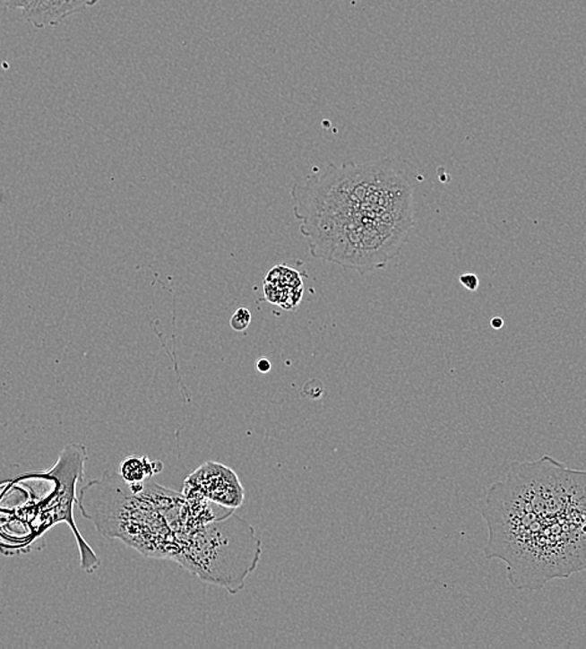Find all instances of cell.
Listing matches in <instances>:
<instances>
[{
	"label": "cell",
	"instance_id": "1",
	"mask_svg": "<svg viewBox=\"0 0 586 649\" xmlns=\"http://www.w3.org/2000/svg\"><path fill=\"white\" fill-rule=\"evenodd\" d=\"M487 559L506 565L515 590L540 591L586 571V471L550 456L512 463L479 502Z\"/></svg>",
	"mask_w": 586,
	"mask_h": 649
},
{
	"label": "cell",
	"instance_id": "2",
	"mask_svg": "<svg viewBox=\"0 0 586 649\" xmlns=\"http://www.w3.org/2000/svg\"><path fill=\"white\" fill-rule=\"evenodd\" d=\"M312 256L365 273L400 255L413 227V192L390 160L328 164L292 187Z\"/></svg>",
	"mask_w": 586,
	"mask_h": 649
},
{
	"label": "cell",
	"instance_id": "3",
	"mask_svg": "<svg viewBox=\"0 0 586 649\" xmlns=\"http://www.w3.org/2000/svg\"><path fill=\"white\" fill-rule=\"evenodd\" d=\"M183 499L154 482L134 492L120 475L108 471L82 487L79 506L108 539H120L146 556L174 557L171 549L177 553L180 543L168 536Z\"/></svg>",
	"mask_w": 586,
	"mask_h": 649
},
{
	"label": "cell",
	"instance_id": "4",
	"mask_svg": "<svg viewBox=\"0 0 586 649\" xmlns=\"http://www.w3.org/2000/svg\"><path fill=\"white\" fill-rule=\"evenodd\" d=\"M261 541L234 511L185 534L175 561L207 584L235 594L259 565Z\"/></svg>",
	"mask_w": 586,
	"mask_h": 649
},
{
	"label": "cell",
	"instance_id": "5",
	"mask_svg": "<svg viewBox=\"0 0 586 649\" xmlns=\"http://www.w3.org/2000/svg\"><path fill=\"white\" fill-rule=\"evenodd\" d=\"M184 489L186 498L206 499L228 510L240 507L245 499L244 487L234 471L213 461L191 473Z\"/></svg>",
	"mask_w": 586,
	"mask_h": 649
},
{
	"label": "cell",
	"instance_id": "6",
	"mask_svg": "<svg viewBox=\"0 0 586 649\" xmlns=\"http://www.w3.org/2000/svg\"><path fill=\"white\" fill-rule=\"evenodd\" d=\"M100 0H3L6 8L22 13L37 30L56 27L76 13L92 8Z\"/></svg>",
	"mask_w": 586,
	"mask_h": 649
},
{
	"label": "cell",
	"instance_id": "7",
	"mask_svg": "<svg viewBox=\"0 0 586 649\" xmlns=\"http://www.w3.org/2000/svg\"><path fill=\"white\" fill-rule=\"evenodd\" d=\"M156 463L146 456H129L121 463L119 475L127 485L145 482L155 473L160 472L162 464L155 467Z\"/></svg>",
	"mask_w": 586,
	"mask_h": 649
},
{
	"label": "cell",
	"instance_id": "8",
	"mask_svg": "<svg viewBox=\"0 0 586 649\" xmlns=\"http://www.w3.org/2000/svg\"><path fill=\"white\" fill-rule=\"evenodd\" d=\"M251 320H253V315H251L250 310H248L247 307L237 308V310L235 311V314L231 316V329L237 331V333L245 331L248 326H250Z\"/></svg>",
	"mask_w": 586,
	"mask_h": 649
},
{
	"label": "cell",
	"instance_id": "9",
	"mask_svg": "<svg viewBox=\"0 0 586 649\" xmlns=\"http://www.w3.org/2000/svg\"><path fill=\"white\" fill-rule=\"evenodd\" d=\"M461 284L470 291H476L478 286H479V280L474 273H464L460 279Z\"/></svg>",
	"mask_w": 586,
	"mask_h": 649
},
{
	"label": "cell",
	"instance_id": "10",
	"mask_svg": "<svg viewBox=\"0 0 586 649\" xmlns=\"http://www.w3.org/2000/svg\"><path fill=\"white\" fill-rule=\"evenodd\" d=\"M271 368H272V365H271L269 359L261 358L259 361H257V370H259L261 374H267V372L271 371Z\"/></svg>",
	"mask_w": 586,
	"mask_h": 649
},
{
	"label": "cell",
	"instance_id": "11",
	"mask_svg": "<svg viewBox=\"0 0 586 649\" xmlns=\"http://www.w3.org/2000/svg\"><path fill=\"white\" fill-rule=\"evenodd\" d=\"M503 324H504V323H503V320L500 319V317H495V319L492 320V326L496 327V329H500Z\"/></svg>",
	"mask_w": 586,
	"mask_h": 649
}]
</instances>
